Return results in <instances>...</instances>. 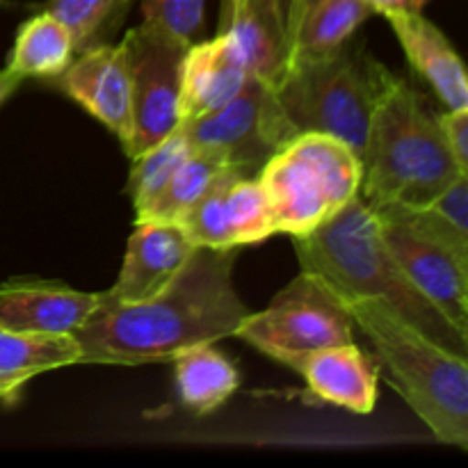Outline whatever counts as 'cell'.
Returning <instances> with one entry per match:
<instances>
[{"label":"cell","mask_w":468,"mask_h":468,"mask_svg":"<svg viewBox=\"0 0 468 468\" xmlns=\"http://www.w3.org/2000/svg\"><path fill=\"white\" fill-rule=\"evenodd\" d=\"M178 126L192 149L218 154L247 176H259L270 155L292 140L274 103L272 87L256 78H250L222 108Z\"/></svg>","instance_id":"9"},{"label":"cell","mask_w":468,"mask_h":468,"mask_svg":"<svg viewBox=\"0 0 468 468\" xmlns=\"http://www.w3.org/2000/svg\"><path fill=\"white\" fill-rule=\"evenodd\" d=\"M292 245L302 270L315 274L341 302H387L439 346L468 356V336L405 277L359 195L309 236L292 238Z\"/></svg>","instance_id":"2"},{"label":"cell","mask_w":468,"mask_h":468,"mask_svg":"<svg viewBox=\"0 0 468 468\" xmlns=\"http://www.w3.org/2000/svg\"><path fill=\"white\" fill-rule=\"evenodd\" d=\"M291 0H222L219 35L245 59L250 76L274 87L291 62Z\"/></svg>","instance_id":"15"},{"label":"cell","mask_w":468,"mask_h":468,"mask_svg":"<svg viewBox=\"0 0 468 468\" xmlns=\"http://www.w3.org/2000/svg\"><path fill=\"white\" fill-rule=\"evenodd\" d=\"M178 224L195 247L210 250H238L277 233L259 178L245 174H231L219 181Z\"/></svg>","instance_id":"10"},{"label":"cell","mask_w":468,"mask_h":468,"mask_svg":"<svg viewBox=\"0 0 468 468\" xmlns=\"http://www.w3.org/2000/svg\"><path fill=\"white\" fill-rule=\"evenodd\" d=\"M364 3H368L375 14H387L398 12V9H405V12H420L428 0H364Z\"/></svg>","instance_id":"28"},{"label":"cell","mask_w":468,"mask_h":468,"mask_svg":"<svg viewBox=\"0 0 468 468\" xmlns=\"http://www.w3.org/2000/svg\"><path fill=\"white\" fill-rule=\"evenodd\" d=\"M393 80L396 73L370 55L364 39L352 37L327 58L288 64L272 96L292 140L324 133L361 158L370 117Z\"/></svg>","instance_id":"5"},{"label":"cell","mask_w":468,"mask_h":468,"mask_svg":"<svg viewBox=\"0 0 468 468\" xmlns=\"http://www.w3.org/2000/svg\"><path fill=\"white\" fill-rule=\"evenodd\" d=\"M76 58L73 39L62 21L39 9L21 23L9 55L7 71L26 78H58Z\"/></svg>","instance_id":"22"},{"label":"cell","mask_w":468,"mask_h":468,"mask_svg":"<svg viewBox=\"0 0 468 468\" xmlns=\"http://www.w3.org/2000/svg\"><path fill=\"white\" fill-rule=\"evenodd\" d=\"M250 69L236 46L224 35L208 41H192L183 59L181 123L195 122L213 110L222 108L250 80Z\"/></svg>","instance_id":"16"},{"label":"cell","mask_w":468,"mask_h":468,"mask_svg":"<svg viewBox=\"0 0 468 468\" xmlns=\"http://www.w3.org/2000/svg\"><path fill=\"white\" fill-rule=\"evenodd\" d=\"M373 215L405 277L455 324L457 332L468 336V261L388 215Z\"/></svg>","instance_id":"11"},{"label":"cell","mask_w":468,"mask_h":468,"mask_svg":"<svg viewBox=\"0 0 468 468\" xmlns=\"http://www.w3.org/2000/svg\"><path fill=\"white\" fill-rule=\"evenodd\" d=\"M133 91V140L126 155L135 160L146 149L163 142L181 123L183 59L190 41L140 23L122 39Z\"/></svg>","instance_id":"8"},{"label":"cell","mask_w":468,"mask_h":468,"mask_svg":"<svg viewBox=\"0 0 468 468\" xmlns=\"http://www.w3.org/2000/svg\"><path fill=\"white\" fill-rule=\"evenodd\" d=\"M350 311L315 274L302 270L268 309L247 314L236 338L270 359L300 370L304 359L323 347L355 341Z\"/></svg>","instance_id":"7"},{"label":"cell","mask_w":468,"mask_h":468,"mask_svg":"<svg viewBox=\"0 0 468 468\" xmlns=\"http://www.w3.org/2000/svg\"><path fill=\"white\" fill-rule=\"evenodd\" d=\"M359 197L368 206H423L464 176L428 96L396 76L370 117Z\"/></svg>","instance_id":"3"},{"label":"cell","mask_w":468,"mask_h":468,"mask_svg":"<svg viewBox=\"0 0 468 468\" xmlns=\"http://www.w3.org/2000/svg\"><path fill=\"white\" fill-rule=\"evenodd\" d=\"M21 82H23V78L16 76V73L7 71V69H3V71H0V105H3L5 101H7L9 96L18 90V85H21Z\"/></svg>","instance_id":"29"},{"label":"cell","mask_w":468,"mask_h":468,"mask_svg":"<svg viewBox=\"0 0 468 468\" xmlns=\"http://www.w3.org/2000/svg\"><path fill=\"white\" fill-rule=\"evenodd\" d=\"M393 35L411 67L423 76L446 110H468L466 69L448 37L420 12H387Z\"/></svg>","instance_id":"17"},{"label":"cell","mask_w":468,"mask_h":468,"mask_svg":"<svg viewBox=\"0 0 468 468\" xmlns=\"http://www.w3.org/2000/svg\"><path fill=\"white\" fill-rule=\"evenodd\" d=\"M364 0H291L288 39L291 62L320 59L336 53L373 16Z\"/></svg>","instance_id":"19"},{"label":"cell","mask_w":468,"mask_h":468,"mask_svg":"<svg viewBox=\"0 0 468 468\" xmlns=\"http://www.w3.org/2000/svg\"><path fill=\"white\" fill-rule=\"evenodd\" d=\"M231 174H245L242 169L233 167L227 160L219 158L210 151H190L186 160L178 165L174 176L160 192L158 199L146 208L140 219H160V222H181L219 181H224ZM247 176V174H245ZM254 178V176H251Z\"/></svg>","instance_id":"23"},{"label":"cell","mask_w":468,"mask_h":468,"mask_svg":"<svg viewBox=\"0 0 468 468\" xmlns=\"http://www.w3.org/2000/svg\"><path fill=\"white\" fill-rule=\"evenodd\" d=\"M259 183L277 233L309 236L341 213L361 190L359 155L338 137L302 133L270 155Z\"/></svg>","instance_id":"6"},{"label":"cell","mask_w":468,"mask_h":468,"mask_svg":"<svg viewBox=\"0 0 468 468\" xmlns=\"http://www.w3.org/2000/svg\"><path fill=\"white\" fill-rule=\"evenodd\" d=\"M387 379L441 443L468 451L466 356L439 346L382 300L343 302Z\"/></svg>","instance_id":"4"},{"label":"cell","mask_w":468,"mask_h":468,"mask_svg":"<svg viewBox=\"0 0 468 468\" xmlns=\"http://www.w3.org/2000/svg\"><path fill=\"white\" fill-rule=\"evenodd\" d=\"M176 388L183 405L197 414H208L229 400L240 384L236 366L213 347L197 346L174 356Z\"/></svg>","instance_id":"21"},{"label":"cell","mask_w":468,"mask_h":468,"mask_svg":"<svg viewBox=\"0 0 468 468\" xmlns=\"http://www.w3.org/2000/svg\"><path fill=\"white\" fill-rule=\"evenodd\" d=\"M135 0H46L41 9L64 23L78 53L110 44Z\"/></svg>","instance_id":"24"},{"label":"cell","mask_w":468,"mask_h":468,"mask_svg":"<svg viewBox=\"0 0 468 468\" xmlns=\"http://www.w3.org/2000/svg\"><path fill=\"white\" fill-rule=\"evenodd\" d=\"M142 23L163 27L186 41H195L204 30L206 0H140Z\"/></svg>","instance_id":"26"},{"label":"cell","mask_w":468,"mask_h":468,"mask_svg":"<svg viewBox=\"0 0 468 468\" xmlns=\"http://www.w3.org/2000/svg\"><path fill=\"white\" fill-rule=\"evenodd\" d=\"M238 250L197 247L186 268L158 295L133 304L105 297L73 341L78 364L144 366L174 361L181 352L236 336L250 314L233 286Z\"/></svg>","instance_id":"1"},{"label":"cell","mask_w":468,"mask_h":468,"mask_svg":"<svg viewBox=\"0 0 468 468\" xmlns=\"http://www.w3.org/2000/svg\"><path fill=\"white\" fill-rule=\"evenodd\" d=\"M59 90L99 119L122 142L133 140V91L123 46L101 44L78 53L58 76Z\"/></svg>","instance_id":"12"},{"label":"cell","mask_w":468,"mask_h":468,"mask_svg":"<svg viewBox=\"0 0 468 468\" xmlns=\"http://www.w3.org/2000/svg\"><path fill=\"white\" fill-rule=\"evenodd\" d=\"M103 292H82L55 282L14 279L0 286V327L18 334L73 336L94 315Z\"/></svg>","instance_id":"14"},{"label":"cell","mask_w":468,"mask_h":468,"mask_svg":"<svg viewBox=\"0 0 468 468\" xmlns=\"http://www.w3.org/2000/svg\"><path fill=\"white\" fill-rule=\"evenodd\" d=\"M297 373L318 400L352 414L366 416L378 405V368L355 341L314 352Z\"/></svg>","instance_id":"18"},{"label":"cell","mask_w":468,"mask_h":468,"mask_svg":"<svg viewBox=\"0 0 468 468\" xmlns=\"http://www.w3.org/2000/svg\"><path fill=\"white\" fill-rule=\"evenodd\" d=\"M441 131L457 167L468 174V110L441 112Z\"/></svg>","instance_id":"27"},{"label":"cell","mask_w":468,"mask_h":468,"mask_svg":"<svg viewBox=\"0 0 468 468\" xmlns=\"http://www.w3.org/2000/svg\"><path fill=\"white\" fill-rule=\"evenodd\" d=\"M78 359L80 347L71 336L0 327V402H14L30 379L78 364Z\"/></svg>","instance_id":"20"},{"label":"cell","mask_w":468,"mask_h":468,"mask_svg":"<svg viewBox=\"0 0 468 468\" xmlns=\"http://www.w3.org/2000/svg\"><path fill=\"white\" fill-rule=\"evenodd\" d=\"M192 146L187 144L181 126L169 133L163 142L146 149L144 154L133 160L131 178H128V195H131L133 206H135V219L146 213L151 204L158 199L160 192L174 176L178 165L190 155Z\"/></svg>","instance_id":"25"},{"label":"cell","mask_w":468,"mask_h":468,"mask_svg":"<svg viewBox=\"0 0 468 468\" xmlns=\"http://www.w3.org/2000/svg\"><path fill=\"white\" fill-rule=\"evenodd\" d=\"M195 250L178 222L140 219L128 238L117 282L105 291V297L117 304H133L158 295L186 268Z\"/></svg>","instance_id":"13"}]
</instances>
